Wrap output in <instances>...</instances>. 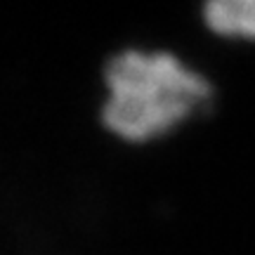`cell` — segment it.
<instances>
[{"label":"cell","instance_id":"obj_1","mask_svg":"<svg viewBox=\"0 0 255 255\" xmlns=\"http://www.w3.org/2000/svg\"><path fill=\"white\" fill-rule=\"evenodd\" d=\"M109 97L102 121L128 142H149L208 107L210 83L170 52L126 50L104 69Z\"/></svg>","mask_w":255,"mask_h":255},{"label":"cell","instance_id":"obj_2","mask_svg":"<svg viewBox=\"0 0 255 255\" xmlns=\"http://www.w3.org/2000/svg\"><path fill=\"white\" fill-rule=\"evenodd\" d=\"M203 21L222 38L255 40V0H206Z\"/></svg>","mask_w":255,"mask_h":255}]
</instances>
